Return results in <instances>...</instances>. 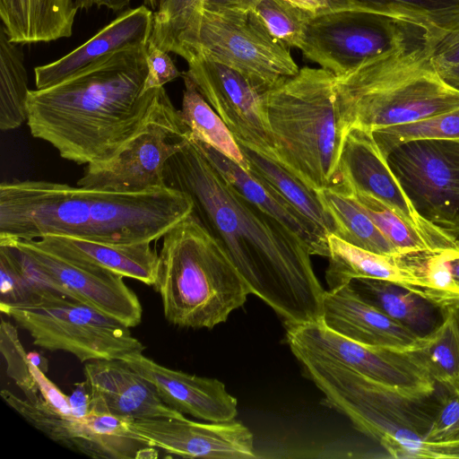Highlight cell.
Listing matches in <instances>:
<instances>
[{
	"mask_svg": "<svg viewBox=\"0 0 459 459\" xmlns=\"http://www.w3.org/2000/svg\"><path fill=\"white\" fill-rule=\"evenodd\" d=\"M167 186L186 194L192 214L216 239L250 293L285 325L322 317L325 290L307 245L287 226L239 194L192 142L164 169Z\"/></svg>",
	"mask_w": 459,
	"mask_h": 459,
	"instance_id": "obj_1",
	"label": "cell"
},
{
	"mask_svg": "<svg viewBox=\"0 0 459 459\" xmlns=\"http://www.w3.org/2000/svg\"><path fill=\"white\" fill-rule=\"evenodd\" d=\"M146 48L115 52L57 83L30 90L31 135L79 165L112 159L140 130L154 100L157 89L144 91Z\"/></svg>",
	"mask_w": 459,
	"mask_h": 459,
	"instance_id": "obj_2",
	"label": "cell"
},
{
	"mask_svg": "<svg viewBox=\"0 0 459 459\" xmlns=\"http://www.w3.org/2000/svg\"><path fill=\"white\" fill-rule=\"evenodd\" d=\"M193 211L169 186L117 192L45 180L0 185V241L61 235L111 244L158 240Z\"/></svg>",
	"mask_w": 459,
	"mask_h": 459,
	"instance_id": "obj_3",
	"label": "cell"
},
{
	"mask_svg": "<svg viewBox=\"0 0 459 459\" xmlns=\"http://www.w3.org/2000/svg\"><path fill=\"white\" fill-rule=\"evenodd\" d=\"M342 133H369L459 108V89L437 71L419 42L368 58L335 76Z\"/></svg>",
	"mask_w": 459,
	"mask_h": 459,
	"instance_id": "obj_4",
	"label": "cell"
},
{
	"mask_svg": "<svg viewBox=\"0 0 459 459\" xmlns=\"http://www.w3.org/2000/svg\"><path fill=\"white\" fill-rule=\"evenodd\" d=\"M335 75L305 66L263 93L272 159L312 189L346 187L339 170L342 144Z\"/></svg>",
	"mask_w": 459,
	"mask_h": 459,
	"instance_id": "obj_5",
	"label": "cell"
},
{
	"mask_svg": "<svg viewBox=\"0 0 459 459\" xmlns=\"http://www.w3.org/2000/svg\"><path fill=\"white\" fill-rule=\"evenodd\" d=\"M159 256L154 288L173 325L212 329L251 294L222 247L192 213L163 236Z\"/></svg>",
	"mask_w": 459,
	"mask_h": 459,
	"instance_id": "obj_6",
	"label": "cell"
},
{
	"mask_svg": "<svg viewBox=\"0 0 459 459\" xmlns=\"http://www.w3.org/2000/svg\"><path fill=\"white\" fill-rule=\"evenodd\" d=\"M290 350L327 404L378 443L389 457L424 458L425 437L434 413L427 399L403 394L334 359L296 347Z\"/></svg>",
	"mask_w": 459,
	"mask_h": 459,
	"instance_id": "obj_7",
	"label": "cell"
},
{
	"mask_svg": "<svg viewBox=\"0 0 459 459\" xmlns=\"http://www.w3.org/2000/svg\"><path fill=\"white\" fill-rule=\"evenodd\" d=\"M0 310L30 333L34 345L69 352L81 362L121 359L144 350L130 327L65 296L30 306H0Z\"/></svg>",
	"mask_w": 459,
	"mask_h": 459,
	"instance_id": "obj_8",
	"label": "cell"
},
{
	"mask_svg": "<svg viewBox=\"0 0 459 459\" xmlns=\"http://www.w3.org/2000/svg\"><path fill=\"white\" fill-rule=\"evenodd\" d=\"M195 52L236 70L262 94L299 71L254 10L204 8Z\"/></svg>",
	"mask_w": 459,
	"mask_h": 459,
	"instance_id": "obj_9",
	"label": "cell"
},
{
	"mask_svg": "<svg viewBox=\"0 0 459 459\" xmlns=\"http://www.w3.org/2000/svg\"><path fill=\"white\" fill-rule=\"evenodd\" d=\"M191 134L165 88H159L140 130L109 160L87 165L77 185L117 192L166 186L165 166L186 144Z\"/></svg>",
	"mask_w": 459,
	"mask_h": 459,
	"instance_id": "obj_10",
	"label": "cell"
},
{
	"mask_svg": "<svg viewBox=\"0 0 459 459\" xmlns=\"http://www.w3.org/2000/svg\"><path fill=\"white\" fill-rule=\"evenodd\" d=\"M386 159L419 213L459 241V139L411 141Z\"/></svg>",
	"mask_w": 459,
	"mask_h": 459,
	"instance_id": "obj_11",
	"label": "cell"
},
{
	"mask_svg": "<svg viewBox=\"0 0 459 459\" xmlns=\"http://www.w3.org/2000/svg\"><path fill=\"white\" fill-rule=\"evenodd\" d=\"M411 30L418 29L373 13L328 11L311 19L299 49L304 57L338 76L368 58L414 44L409 40Z\"/></svg>",
	"mask_w": 459,
	"mask_h": 459,
	"instance_id": "obj_12",
	"label": "cell"
},
{
	"mask_svg": "<svg viewBox=\"0 0 459 459\" xmlns=\"http://www.w3.org/2000/svg\"><path fill=\"white\" fill-rule=\"evenodd\" d=\"M285 327L290 348L334 359L412 398L429 399L436 392L437 384L428 369L408 350L358 342L327 327L322 318Z\"/></svg>",
	"mask_w": 459,
	"mask_h": 459,
	"instance_id": "obj_13",
	"label": "cell"
},
{
	"mask_svg": "<svg viewBox=\"0 0 459 459\" xmlns=\"http://www.w3.org/2000/svg\"><path fill=\"white\" fill-rule=\"evenodd\" d=\"M339 170L351 194H369L411 226L434 253L459 250V241L425 220L417 211L372 133L351 128L342 134Z\"/></svg>",
	"mask_w": 459,
	"mask_h": 459,
	"instance_id": "obj_14",
	"label": "cell"
},
{
	"mask_svg": "<svg viewBox=\"0 0 459 459\" xmlns=\"http://www.w3.org/2000/svg\"><path fill=\"white\" fill-rule=\"evenodd\" d=\"M186 61L188 69L184 74L236 141L271 158L273 145L264 116L263 94L238 72L200 52L191 54Z\"/></svg>",
	"mask_w": 459,
	"mask_h": 459,
	"instance_id": "obj_15",
	"label": "cell"
},
{
	"mask_svg": "<svg viewBox=\"0 0 459 459\" xmlns=\"http://www.w3.org/2000/svg\"><path fill=\"white\" fill-rule=\"evenodd\" d=\"M0 242L15 244L66 298L80 301L127 327L141 323L142 305L123 276L58 256L39 247L34 240Z\"/></svg>",
	"mask_w": 459,
	"mask_h": 459,
	"instance_id": "obj_16",
	"label": "cell"
},
{
	"mask_svg": "<svg viewBox=\"0 0 459 459\" xmlns=\"http://www.w3.org/2000/svg\"><path fill=\"white\" fill-rule=\"evenodd\" d=\"M129 428L146 446L188 458H255L254 436L241 422L202 423L188 419L144 418L130 420Z\"/></svg>",
	"mask_w": 459,
	"mask_h": 459,
	"instance_id": "obj_17",
	"label": "cell"
},
{
	"mask_svg": "<svg viewBox=\"0 0 459 459\" xmlns=\"http://www.w3.org/2000/svg\"><path fill=\"white\" fill-rule=\"evenodd\" d=\"M121 360L155 387L169 407L208 422L233 420L237 399L218 379L198 377L166 368L142 351L125 355Z\"/></svg>",
	"mask_w": 459,
	"mask_h": 459,
	"instance_id": "obj_18",
	"label": "cell"
},
{
	"mask_svg": "<svg viewBox=\"0 0 459 459\" xmlns=\"http://www.w3.org/2000/svg\"><path fill=\"white\" fill-rule=\"evenodd\" d=\"M91 394V411L127 420L186 418L169 407L155 387L121 359L91 360L84 366Z\"/></svg>",
	"mask_w": 459,
	"mask_h": 459,
	"instance_id": "obj_19",
	"label": "cell"
},
{
	"mask_svg": "<svg viewBox=\"0 0 459 459\" xmlns=\"http://www.w3.org/2000/svg\"><path fill=\"white\" fill-rule=\"evenodd\" d=\"M153 25V12L144 5L128 9L93 37L65 56L34 69L36 89L57 83L115 52L146 48Z\"/></svg>",
	"mask_w": 459,
	"mask_h": 459,
	"instance_id": "obj_20",
	"label": "cell"
},
{
	"mask_svg": "<svg viewBox=\"0 0 459 459\" xmlns=\"http://www.w3.org/2000/svg\"><path fill=\"white\" fill-rule=\"evenodd\" d=\"M321 318L333 331L370 346L405 350L422 336L364 300L349 283L325 291Z\"/></svg>",
	"mask_w": 459,
	"mask_h": 459,
	"instance_id": "obj_21",
	"label": "cell"
},
{
	"mask_svg": "<svg viewBox=\"0 0 459 459\" xmlns=\"http://www.w3.org/2000/svg\"><path fill=\"white\" fill-rule=\"evenodd\" d=\"M34 242L63 258L99 266L149 286L154 287L158 280L160 256L152 242L111 244L61 235H48Z\"/></svg>",
	"mask_w": 459,
	"mask_h": 459,
	"instance_id": "obj_22",
	"label": "cell"
},
{
	"mask_svg": "<svg viewBox=\"0 0 459 459\" xmlns=\"http://www.w3.org/2000/svg\"><path fill=\"white\" fill-rule=\"evenodd\" d=\"M191 140L212 167L246 199L297 234L307 245L312 255L328 257L327 235L315 223L234 160L196 138L191 137Z\"/></svg>",
	"mask_w": 459,
	"mask_h": 459,
	"instance_id": "obj_23",
	"label": "cell"
},
{
	"mask_svg": "<svg viewBox=\"0 0 459 459\" xmlns=\"http://www.w3.org/2000/svg\"><path fill=\"white\" fill-rule=\"evenodd\" d=\"M329 264L325 280L329 290H335L358 278L394 282L426 297V283L420 262L407 256L377 254L350 244L336 235H327Z\"/></svg>",
	"mask_w": 459,
	"mask_h": 459,
	"instance_id": "obj_24",
	"label": "cell"
},
{
	"mask_svg": "<svg viewBox=\"0 0 459 459\" xmlns=\"http://www.w3.org/2000/svg\"><path fill=\"white\" fill-rule=\"evenodd\" d=\"M78 10L75 0H0L1 25L17 44L69 38Z\"/></svg>",
	"mask_w": 459,
	"mask_h": 459,
	"instance_id": "obj_25",
	"label": "cell"
},
{
	"mask_svg": "<svg viewBox=\"0 0 459 459\" xmlns=\"http://www.w3.org/2000/svg\"><path fill=\"white\" fill-rule=\"evenodd\" d=\"M351 9L384 15L421 30L430 49L459 34V0H353Z\"/></svg>",
	"mask_w": 459,
	"mask_h": 459,
	"instance_id": "obj_26",
	"label": "cell"
},
{
	"mask_svg": "<svg viewBox=\"0 0 459 459\" xmlns=\"http://www.w3.org/2000/svg\"><path fill=\"white\" fill-rule=\"evenodd\" d=\"M238 143L248 164L247 171L251 176L272 187L326 235L335 232L334 222L316 190L272 158Z\"/></svg>",
	"mask_w": 459,
	"mask_h": 459,
	"instance_id": "obj_27",
	"label": "cell"
},
{
	"mask_svg": "<svg viewBox=\"0 0 459 459\" xmlns=\"http://www.w3.org/2000/svg\"><path fill=\"white\" fill-rule=\"evenodd\" d=\"M349 285L364 300L420 335L437 325L435 324L437 306L416 291L394 282L370 278L353 279Z\"/></svg>",
	"mask_w": 459,
	"mask_h": 459,
	"instance_id": "obj_28",
	"label": "cell"
},
{
	"mask_svg": "<svg viewBox=\"0 0 459 459\" xmlns=\"http://www.w3.org/2000/svg\"><path fill=\"white\" fill-rule=\"evenodd\" d=\"M0 394L6 404L51 440L88 456L100 458L82 420L61 413L40 394L34 400L21 398L7 389H2Z\"/></svg>",
	"mask_w": 459,
	"mask_h": 459,
	"instance_id": "obj_29",
	"label": "cell"
},
{
	"mask_svg": "<svg viewBox=\"0 0 459 459\" xmlns=\"http://www.w3.org/2000/svg\"><path fill=\"white\" fill-rule=\"evenodd\" d=\"M317 195L344 241L377 254L402 256L351 194L323 188Z\"/></svg>",
	"mask_w": 459,
	"mask_h": 459,
	"instance_id": "obj_30",
	"label": "cell"
},
{
	"mask_svg": "<svg viewBox=\"0 0 459 459\" xmlns=\"http://www.w3.org/2000/svg\"><path fill=\"white\" fill-rule=\"evenodd\" d=\"M153 5L150 41L186 60L198 41L204 0H155Z\"/></svg>",
	"mask_w": 459,
	"mask_h": 459,
	"instance_id": "obj_31",
	"label": "cell"
},
{
	"mask_svg": "<svg viewBox=\"0 0 459 459\" xmlns=\"http://www.w3.org/2000/svg\"><path fill=\"white\" fill-rule=\"evenodd\" d=\"M436 382L459 395V325L452 308L444 309L442 322L410 348Z\"/></svg>",
	"mask_w": 459,
	"mask_h": 459,
	"instance_id": "obj_32",
	"label": "cell"
},
{
	"mask_svg": "<svg viewBox=\"0 0 459 459\" xmlns=\"http://www.w3.org/2000/svg\"><path fill=\"white\" fill-rule=\"evenodd\" d=\"M181 76L185 89L180 113L192 137L211 145L247 170L248 164L230 130L194 82L184 73Z\"/></svg>",
	"mask_w": 459,
	"mask_h": 459,
	"instance_id": "obj_33",
	"label": "cell"
},
{
	"mask_svg": "<svg viewBox=\"0 0 459 459\" xmlns=\"http://www.w3.org/2000/svg\"><path fill=\"white\" fill-rule=\"evenodd\" d=\"M30 92L24 56L0 27V128L16 129L27 120Z\"/></svg>",
	"mask_w": 459,
	"mask_h": 459,
	"instance_id": "obj_34",
	"label": "cell"
},
{
	"mask_svg": "<svg viewBox=\"0 0 459 459\" xmlns=\"http://www.w3.org/2000/svg\"><path fill=\"white\" fill-rule=\"evenodd\" d=\"M372 134L385 157L395 147L411 141L459 139V108L416 122L379 129Z\"/></svg>",
	"mask_w": 459,
	"mask_h": 459,
	"instance_id": "obj_35",
	"label": "cell"
},
{
	"mask_svg": "<svg viewBox=\"0 0 459 459\" xmlns=\"http://www.w3.org/2000/svg\"><path fill=\"white\" fill-rule=\"evenodd\" d=\"M351 195L402 256L435 254L411 226L378 199L363 192Z\"/></svg>",
	"mask_w": 459,
	"mask_h": 459,
	"instance_id": "obj_36",
	"label": "cell"
},
{
	"mask_svg": "<svg viewBox=\"0 0 459 459\" xmlns=\"http://www.w3.org/2000/svg\"><path fill=\"white\" fill-rule=\"evenodd\" d=\"M271 34L287 47L300 48L316 13L285 0H261L254 10Z\"/></svg>",
	"mask_w": 459,
	"mask_h": 459,
	"instance_id": "obj_37",
	"label": "cell"
},
{
	"mask_svg": "<svg viewBox=\"0 0 459 459\" xmlns=\"http://www.w3.org/2000/svg\"><path fill=\"white\" fill-rule=\"evenodd\" d=\"M0 350L6 362V374L22 391L25 398L34 400L39 395L26 351L20 342L16 328L1 320Z\"/></svg>",
	"mask_w": 459,
	"mask_h": 459,
	"instance_id": "obj_38",
	"label": "cell"
},
{
	"mask_svg": "<svg viewBox=\"0 0 459 459\" xmlns=\"http://www.w3.org/2000/svg\"><path fill=\"white\" fill-rule=\"evenodd\" d=\"M0 306H30L38 299L4 246L0 245Z\"/></svg>",
	"mask_w": 459,
	"mask_h": 459,
	"instance_id": "obj_39",
	"label": "cell"
},
{
	"mask_svg": "<svg viewBox=\"0 0 459 459\" xmlns=\"http://www.w3.org/2000/svg\"><path fill=\"white\" fill-rule=\"evenodd\" d=\"M459 434V395L443 394L434 408L429 429L425 443L442 442Z\"/></svg>",
	"mask_w": 459,
	"mask_h": 459,
	"instance_id": "obj_40",
	"label": "cell"
},
{
	"mask_svg": "<svg viewBox=\"0 0 459 459\" xmlns=\"http://www.w3.org/2000/svg\"><path fill=\"white\" fill-rule=\"evenodd\" d=\"M146 63L148 74L144 91L164 87L166 83L181 76L169 53L160 49L151 41L146 48Z\"/></svg>",
	"mask_w": 459,
	"mask_h": 459,
	"instance_id": "obj_41",
	"label": "cell"
},
{
	"mask_svg": "<svg viewBox=\"0 0 459 459\" xmlns=\"http://www.w3.org/2000/svg\"><path fill=\"white\" fill-rule=\"evenodd\" d=\"M430 52L434 66L446 81L459 73V34L446 39Z\"/></svg>",
	"mask_w": 459,
	"mask_h": 459,
	"instance_id": "obj_42",
	"label": "cell"
},
{
	"mask_svg": "<svg viewBox=\"0 0 459 459\" xmlns=\"http://www.w3.org/2000/svg\"><path fill=\"white\" fill-rule=\"evenodd\" d=\"M30 368L36 379L41 397L61 413L74 418L68 402V395L65 394L51 380H49L44 372L32 365H30Z\"/></svg>",
	"mask_w": 459,
	"mask_h": 459,
	"instance_id": "obj_43",
	"label": "cell"
},
{
	"mask_svg": "<svg viewBox=\"0 0 459 459\" xmlns=\"http://www.w3.org/2000/svg\"><path fill=\"white\" fill-rule=\"evenodd\" d=\"M72 415L75 420H83L91 411V394L88 381L74 384L68 395Z\"/></svg>",
	"mask_w": 459,
	"mask_h": 459,
	"instance_id": "obj_44",
	"label": "cell"
},
{
	"mask_svg": "<svg viewBox=\"0 0 459 459\" xmlns=\"http://www.w3.org/2000/svg\"><path fill=\"white\" fill-rule=\"evenodd\" d=\"M424 458L459 459V434L446 441L425 443Z\"/></svg>",
	"mask_w": 459,
	"mask_h": 459,
	"instance_id": "obj_45",
	"label": "cell"
},
{
	"mask_svg": "<svg viewBox=\"0 0 459 459\" xmlns=\"http://www.w3.org/2000/svg\"><path fill=\"white\" fill-rule=\"evenodd\" d=\"M261 0H204V8L211 10H255Z\"/></svg>",
	"mask_w": 459,
	"mask_h": 459,
	"instance_id": "obj_46",
	"label": "cell"
},
{
	"mask_svg": "<svg viewBox=\"0 0 459 459\" xmlns=\"http://www.w3.org/2000/svg\"><path fill=\"white\" fill-rule=\"evenodd\" d=\"M316 14L331 11L327 0H285Z\"/></svg>",
	"mask_w": 459,
	"mask_h": 459,
	"instance_id": "obj_47",
	"label": "cell"
},
{
	"mask_svg": "<svg viewBox=\"0 0 459 459\" xmlns=\"http://www.w3.org/2000/svg\"><path fill=\"white\" fill-rule=\"evenodd\" d=\"M27 357L30 365L38 368L45 374L48 371V361L43 355L32 351L27 353Z\"/></svg>",
	"mask_w": 459,
	"mask_h": 459,
	"instance_id": "obj_48",
	"label": "cell"
},
{
	"mask_svg": "<svg viewBox=\"0 0 459 459\" xmlns=\"http://www.w3.org/2000/svg\"><path fill=\"white\" fill-rule=\"evenodd\" d=\"M449 263L451 265V269H452L455 280L456 281L457 284L459 285V250H451L449 252ZM458 298H457V299H458ZM457 299H456V301H457Z\"/></svg>",
	"mask_w": 459,
	"mask_h": 459,
	"instance_id": "obj_49",
	"label": "cell"
},
{
	"mask_svg": "<svg viewBox=\"0 0 459 459\" xmlns=\"http://www.w3.org/2000/svg\"><path fill=\"white\" fill-rule=\"evenodd\" d=\"M331 11L351 9L353 6V0H327Z\"/></svg>",
	"mask_w": 459,
	"mask_h": 459,
	"instance_id": "obj_50",
	"label": "cell"
},
{
	"mask_svg": "<svg viewBox=\"0 0 459 459\" xmlns=\"http://www.w3.org/2000/svg\"><path fill=\"white\" fill-rule=\"evenodd\" d=\"M158 457V452L156 447L151 446H145L140 448L135 455V458H156Z\"/></svg>",
	"mask_w": 459,
	"mask_h": 459,
	"instance_id": "obj_51",
	"label": "cell"
},
{
	"mask_svg": "<svg viewBox=\"0 0 459 459\" xmlns=\"http://www.w3.org/2000/svg\"><path fill=\"white\" fill-rule=\"evenodd\" d=\"M446 82L459 89V73L448 78Z\"/></svg>",
	"mask_w": 459,
	"mask_h": 459,
	"instance_id": "obj_52",
	"label": "cell"
},
{
	"mask_svg": "<svg viewBox=\"0 0 459 459\" xmlns=\"http://www.w3.org/2000/svg\"><path fill=\"white\" fill-rule=\"evenodd\" d=\"M447 308H452L453 309L454 314L455 316V318H456V320L458 322V325H459V305L452 307H447Z\"/></svg>",
	"mask_w": 459,
	"mask_h": 459,
	"instance_id": "obj_53",
	"label": "cell"
},
{
	"mask_svg": "<svg viewBox=\"0 0 459 459\" xmlns=\"http://www.w3.org/2000/svg\"><path fill=\"white\" fill-rule=\"evenodd\" d=\"M457 305H459V298H458V299H457V301H456V303H455V306H457ZM455 306H453V307H455Z\"/></svg>",
	"mask_w": 459,
	"mask_h": 459,
	"instance_id": "obj_54",
	"label": "cell"
},
{
	"mask_svg": "<svg viewBox=\"0 0 459 459\" xmlns=\"http://www.w3.org/2000/svg\"><path fill=\"white\" fill-rule=\"evenodd\" d=\"M149 2L152 4H154L155 0H149Z\"/></svg>",
	"mask_w": 459,
	"mask_h": 459,
	"instance_id": "obj_55",
	"label": "cell"
}]
</instances>
